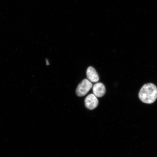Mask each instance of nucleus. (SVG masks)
Listing matches in <instances>:
<instances>
[{
  "instance_id": "6",
  "label": "nucleus",
  "mask_w": 157,
  "mask_h": 157,
  "mask_svg": "<svg viewBox=\"0 0 157 157\" xmlns=\"http://www.w3.org/2000/svg\"><path fill=\"white\" fill-rule=\"evenodd\" d=\"M46 62L47 65H49V63H48V61L47 59H46Z\"/></svg>"
},
{
  "instance_id": "1",
  "label": "nucleus",
  "mask_w": 157,
  "mask_h": 157,
  "mask_svg": "<svg viewBox=\"0 0 157 157\" xmlns=\"http://www.w3.org/2000/svg\"><path fill=\"white\" fill-rule=\"evenodd\" d=\"M139 99L143 102L152 104L157 98V88L152 83L144 84L140 90L139 94Z\"/></svg>"
},
{
  "instance_id": "3",
  "label": "nucleus",
  "mask_w": 157,
  "mask_h": 157,
  "mask_svg": "<svg viewBox=\"0 0 157 157\" xmlns=\"http://www.w3.org/2000/svg\"><path fill=\"white\" fill-rule=\"evenodd\" d=\"M84 102L86 107L90 110L95 109L97 107L99 103L97 97L94 94H90L88 95Z\"/></svg>"
},
{
  "instance_id": "4",
  "label": "nucleus",
  "mask_w": 157,
  "mask_h": 157,
  "mask_svg": "<svg viewBox=\"0 0 157 157\" xmlns=\"http://www.w3.org/2000/svg\"><path fill=\"white\" fill-rule=\"evenodd\" d=\"M93 93L96 97H102L105 93L106 89L105 86L103 83H96L93 86Z\"/></svg>"
},
{
  "instance_id": "5",
  "label": "nucleus",
  "mask_w": 157,
  "mask_h": 157,
  "mask_svg": "<svg viewBox=\"0 0 157 157\" xmlns=\"http://www.w3.org/2000/svg\"><path fill=\"white\" fill-rule=\"evenodd\" d=\"M86 74L88 80L92 82H97L99 81V75L95 68L92 67H89L87 68Z\"/></svg>"
},
{
  "instance_id": "2",
  "label": "nucleus",
  "mask_w": 157,
  "mask_h": 157,
  "mask_svg": "<svg viewBox=\"0 0 157 157\" xmlns=\"http://www.w3.org/2000/svg\"><path fill=\"white\" fill-rule=\"evenodd\" d=\"M93 84L87 79H84L78 86L76 93L78 97H83L93 87Z\"/></svg>"
}]
</instances>
